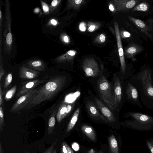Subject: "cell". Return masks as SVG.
<instances>
[{
  "label": "cell",
  "mask_w": 153,
  "mask_h": 153,
  "mask_svg": "<svg viewBox=\"0 0 153 153\" xmlns=\"http://www.w3.org/2000/svg\"><path fill=\"white\" fill-rule=\"evenodd\" d=\"M130 80L137 89L144 106L153 109V70L148 66L142 67L130 76Z\"/></svg>",
  "instance_id": "obj_1"
},
{
  "label": "cell",
  "mask_w": 153,
  "mask_h": 153,
  "mask_svg": "<svg viewBox=\"0 0 153 153\" xmlns=\"http://www.w3.org/2000/svg\"><path fill=\"white\" fill-rule=\"evenodd\" d=\"M66 81L65 76L58 75L52 77L41 87L35 97L26 106L24 110H29L43 101L52 99L64 86Z\"/></svg>",
  "instance_id": "obj_2"
},
{
  "label": "cell",
  "mask_w": 153,
  "mask_h": 153,
  "mask_svg": "<svg viewBox=\"0 0 153 153\" xmlns=\"http://www.w3.org/2000/svg\"><path fill=\"white\" fill-rule=\"evenodd\" d=\"M124 116L128 119L123 122V125L128 128L142 131L153 130V116L133 111L126 112Z\"/></svg>",
  "instance_id": "obj_3"
},
{
  "label": "cell",
  "mask_w": 153,
  "mask_h": 153,
  "mask_svg": "<svg viewBox=\"0 0 153 153\" xmlns=\"http://www.w3.org/2000/svg\"><path fill=\"white\" fill-rule=\"evenodd\" d=\"M97 88L100 97L110 108L114 109V90L106 77L101 76L97 81Z\"/></svg>",
  "instance_id": "obj_4"
},
{
  "label": "cell",
  "mask_w": 153,
  "mask_h": 153,
  "mask_svg": "<svg viewBox=\"0 0 153 153\" xmlns=\"http://www.w3.org/2000/svg\"><path fill=\"white\" fill-rule=\"evenodd\" d=\"M5 29L3 33L4 51V52L10 54L12 49L13 36L11 33V19L10 3L5 1Z\"/></svg>",
  "instance_id": "obj_5"
},
{
  "label": "cell",
  "mask_w": 153,
  "mask_h": 153,
  "mask_svg": "<svg viewBox=\"0 0 153 153\" xmlns=\"http://www.w3.org/2000/svg\"><path fill=\"white\" fill-rule=\"evenodd\" d=\"M124 91L125 98L127 101L140 108H142L140 101L139 92L137 89L131 83L130 80H127L124 84Z\"/></svg>",
  "instance_id": "obj_6"
},
{
  "label": "cell",
  "mask_w": 153,
  "mask_h": 153,
  "mask_svg": "<svg viewBox=\"0 0 153 153\" xmlns=\"http://www.w3.org/2000/svg\"><path fill=\"white\" fill-rule=\"evenodd\" d=\"M41 88H34L20 96L11 107L10 110V112L15 113L24 110L26 106L36 95Z\"/></svg>",
  "instance_id": "obj_7"
},
{
  "label": "cell",
  "mask_w": 153,
  "mask_h": 153,
  "mask_svg": "<svg viewBox=\"0 0 153 153\" xmlns=\"http://www.w3.org/2000/svg\"><path fill=\"white\" fill-rule=\"evenodd\" d=\"M119 77L115 76L114 78V109H116L122 105L124 101L123 94L124 95L123 85Z\"/></svg>",
  "instance_id": "obj_8"
},
{
  "label": "cell",
  "mask_w": 153,
  "mask_h": 153,
  "mask_svg": "<svg viewBox=\"0 0 153 153\" xmlns=\"http://www.w3.org/2000/svg\"><path fill=\"white\" fill-rule=\"evenodd\" d=\"M114 26L121 65L122 73L121 75L123 78L126 73V66L125 60L124 53L123 48L119 27L117 23L116 22L114 23Z\"/></svg>",
  "instance_id": "obj_9"
},
{
  "label": "cell",
  "mask_w": 153,
  "mask_h": 153,
  "mask_svg": "<svg viewBox=\"0 0 153 153\" xmlns=\"http://www.w3.org/2000/svg\"><path fill=\"white\" fill-rule=\"evenodd\" d=\"M82 68L88 76L95 77L98 75L99 71L97 63L92 58H87L84 60Z\"/></svg>",
  "instance_id": "obj_10"
},
{
  "label": "cell",
  "mask_w": 153,
  "mask_h": 153,
  "mask_svg": "<svg viewBox=\"0 0 153 153\" xmlns=\"http://www.w3.org/2000/svg\"><path fill=\"white\" fill-rule=\"evenodd\" d=\"M47 81L46 79H36L24 82L20 84L16 96V98L33 90L39 84Z\"/></svg>",
  "instance_id": "obj_11"
},
{
  "label": "cell",
  "mask_w": 153,
  "mask_h": 153,
  "mask_svg": "<svg viewBox=\"0 0 153 153\" xmlns=\"http://www.w3.org/2000/svg\"><path fill=\"white\" fill-rule=\"evenodd\" d=\"M86 107L87 112L92 118L97 120H102L108 123L105 117L99 111L97 107L90 101L88 100L86 102Z\"/></svg>",
  "instance_id": "obj_12"
},
{
  "label": "cell",
  "mask_w": 153,
  "mask_h": 153,
  "mask_svg": "<svg viewBox=\"0 0 153 153\" xmlns=\"http://www.w3.org/2000/svg\"><path fill=\"white\" fill-rule=\"evenodd\" d=\"M94 100L97 107L108 121L110 123L114 122L116 120L115 117L110 109L98 98L94 97Z\"/></svg>",
  "instance_id": "obj_13"
},
{
  "label": "cell",
  "mask_w": 153,
  "mask_h": 153,
  "mask_svg": "<svg viewBox=\"0 0 153 153\" xmlns=\"http://www.w3.org/2000/svg\"><path fill=\"white\" fill-rule=\"evenodd\" d=\"M39 74V71L22 66L19 68V77L20 78L30 79L37 77Z\"/></svg>",
  "instance_id": "obj_14"
},
{
  "label": "cell",
  "mask_w": 153,
  "mask_h": 153,
  "mask_svg": "<svg viewBox=\"0 0 153 153\" xmlns=\"http://www.w3.org/2000/svg\"><path fill=\"white\" fill-rule=\"evenodd\" d=\"M140 1L138 0H115V4L117 11L126 10H130L137 4Z\"/></svg>",
  "instance_id": "obj_15"
},
{
  "label": "cell",
  "mask_w": 153,
  "mask_h": 153,
  "mask_svg": "<svg viewBox=\"0 0 153 153\" xmlns=\"http://www.w3.org/2000/svg\"><path fill=\"white\" fill-rule=\"evenodd\" d=\"M25 65L29 68L38 71H44L46 68L45 63L40 59H33L28 61Z\"/></svg>",
  "instance_id": "obj_16"
},
{
  "label": "cell",
  "mask_w": 153,
  "mask_h": 153,
  "mask_svg": "<svg viewBox=\"0 0 153 153\" xmlns=\"http://www.w3.org/2000/svg\"><path fill=\"white\" fill-rule=\"evenodd\" d=\"M143 50L142 48L136 44H133L128 46L125 51L126 56L129 58H132Z\"/></svg>",
  "instance_id": "obj_17"
},
{
  "label": "cell",
  "mask_w": 153,
  "mask_h": 153,
  "mask_svg": "<svg viewBox=\"0 0 153 153\" xmlns=\"http://www.w3.org/2000/svg\"><path fill=\"white\" fill-rule=\"evenodd\" d=\"M76 51L74 50H70L65 54L57 57L55 61L58 63H62L71 61L73 59L76 54Z\"/></svg>",
  "instance_id": "obj_18"
},
{
  "label": "cell",
  "mask_w": 153,
  "mask_h": 153,
  "mask_svg": "<svg viewBox=\"0 0 153 153\" xmlns=\"http://www.w3.org/2000/svg\"><path fill=\"white\" fill-rule=\"evenodd\" d=\"M58 109V107L56 106L55 107L49 120L48 133L49 135L52 134L53 132L56 123L55 117L56 116Z\"/></svg>",
  "instance_id": "obj_19"
},
{
  "label": "cell",
  "mask_w": 153,
  "mask_h": 153,
  "mask_svg": "<svg viewBox=\"0 0 153 153\" xmlns=\"http://www.w3.org/2000/svg\"><path fill=\"white\" fill-rule=\"evenodd\" d=\"M81 129L83 132L89 139L94 141H96V134L94 129L91 126L84 125L82 126Z\"/></svg>",
  "instance_id": "obj_20"
},
{
  "label": "cell",
  "mask_w": 153,
  "mask_h": 153,
  "mask_svg": "<svg viewBox=\"0 0 153 153\" xmlns=\"http://www.w3.org/2000/svg\"><path fill=\"white\" fill-rule=\"evenodd\" d=\"M68 103L63 102L59 108L56 114V119L57 121L60 122L65 117L66 108Z\"/></svg>",
  "instance_id": "obj_21"
},
{
  "label": "cell",
  "mask_w": 153,
  "mask_h": 153,
  "mask_svg": "<svg viewBox=\"0 0 153 153\" xmlns=\"http://www.w3.org/2000/svg\"><path fill=\"white\" fill-rule=\"evenodd\" d=\"M80 111L79 108H77L74 113L68 126L66 132H69L74 126L77 120Z\"/></svg>",
  "instance_id": "obj_22"
},
{
  "label": "cell",
  "mask_w": 153,
  "mask_h": 153,
  "mask_svg": "<svg viewBox=\"0 0 153 153\" xmlns=\"http://www.w3.org/2000/svg\"><path fill=\"white\" fill-rule=\"evenodd\" d=\"M108 142L112 153H119L118 143L114 135L112 134L108 137Z\"/></svg>",
  "instance_id": "obj_23"
},
{
  "label": "cell",
  "mask_w": 153,
  "mask_h": 153,
  "mask_svg": "<svg viewBox=\"0 0 153 153\" xmlns=\"http://www.w3.org/2000/svg\"><path fill=\"white\" fill-rule=\"evenodd\" d=\"M128 18L133 23L142 31H146L147 29V26L143 21L130 16H128Z\"/></svg>",
  "instance_id": "obj_24"
},
{
  "label": "cell",
  "mask_w": 153,
  "mask_h": 153,
  "mask_svg": "<svg viewBox=\"0 0 153 153\" xmlns=\"http://www.w3.org/2000/svg\"><path fill=\"white\" fill-rule=\"evenodd\" d=\"M16 85H14L6 92L4 97L6 101H8L13 98L16 91Z\"/></svg>",
  "instance_id": "obj_25"
},
{
  "label": "cell",
  "mask_w": 153,
  "mask_h": 153,
  "mask_svg": "<svg viewBox=\"0 0 153 153\" xmlns=\"http://www.w3.org/2000/svg\"><path fill=\"white\" fill-rule=\"evenodd\" d=\"M149 8V5L147 3L143 2L135 6L133 9L132 11H148Z\"/></svg>",
  "instance_id": "obj_26"
},
{
  "label": "cell",
  "mask_w": 153,
  "mask_h": 153,
  "mask_svg": "<svg viewBox=\"0 0 153 153\" xmlns=\"http://www.w3.org/2000/svg\"><path fill=\"white\" fill-rule=\"evenodd\" d=\"M12 73H10L8 74L6 76L4 83L3 86L4 93L5 92L7 88L10 85L12 81Z\"/></svg>",
  "instance_id": "obj_27"
},
{
  "label": "cell",
  "mask_w": 153,
  "mask_h": 153,
  "mask_svg": "<svg viewBox=\"0 0 153 153\" xmlns=\"http://www.w3.org/2000/svg\"><path fill=\"white\" fill-rule=\"evenodd\" d=\"M84 1V0H69L68 1L69 7L77 9L82 4Z\"/></svg>",
  "instance_id": "obj_28"
},
{
  "label": "cell",
  "mask_w": 153,
  "mask_h": 153,
  "mask_svg": "<svg viewBox=\"0 0 153 153\" xmlns=\"http://www.w3.org/2000/svg\"><path fill=\"white\" fill-rule=\"evenodd\" d=\"M100 24L97 23L89 22L88 24V30L89 32H93L98 29L100 26Z\"/></svg>",
  "instance_id": "obj_29"
},
{
  "label": "cell",
  "mask_w": 153,
  "mask_h": 153,
  "mask_svg": "<svg viewBox=\"0 0 153 153\" xmlns=\"http://www.w3.org/2000/svg\"><path fill=\"white\" fill-rule=\"evenodd\" d=\"M4 112L2 107H0V131H1L5 126L4 118Z\"/></svg>",
  "instance_id": "obj_30"
},
{
  "label": "cell",
  "mask_w": 153,
  "mask_h": 153,
  "mask_svg": "<svg viewBox=\"0 0 153 153\" xmlns=\"http://www.w3.org/2000/svg\"><path fill=\"white\" fill-rule=\"evenodd\" d=\"M146 145L151 153H153V139L150 138L146 140Z\"/></svg>",
  "instance_id": "obj_31"
},
{
  "label": "cell",
  "mask_w": 153,
  "mask_h": 153,
  "mask_svg": "<svg viewBox=\"0 0 153 153\" xmlns=\"http://www.w3.org/2000/svg\"><path fill=\"white\" fill-rule=\"evenodd\" d=\"M74 103H68L65 113V117L68 116L72 111L74 107Z\"/></svg>",
  "instance_id": "obj_32"
},
{
  "label": "cell",
  "mask_w": 153,
  "mask_h": 153,
  "mask_svg": "<svg viewBox=\"0 0 153 153\" xmlns=\"http://www.w3.org/2000/svg\"><path fill=\"white\" fill-rule=\"evenodd\" d=\"M105 40V35L104 34H101L96 38L95 41L98 43H102L104 42Z\"/></svg>",
  "instance_id": "obj_33"
},
{
  "label": "cell",
  "mask_w": 153,
  "mask_h": 153,
  "mask_svg": "<svg viewBox=\"0 0 153 153\" xmlns=\"http://www.w3.org/2000/svg\"><path fill=\"white\" fill-rule=\"evenodd\" d=\"M61 0H54L52 1L51 6V10L52 12L59 4Z\"/></svg>",
  "instance_id": "obj_34"
},
{
  "label": "cell",
  "mask_w": 153,
  "mask_h": 153,
  "mask_svg": "<svg viewBox=\"0 0 153 153\" xmlns=\"http://www.w3.org/2000/svg\"><path fill=\"white\" fill-rule=\"evenodd\" d=\"M67 144L65 142H63L62 143L61 148V153H68Z\"/></svg>",
  "instance_id": "obj_35"
},
{
  "label": "cell",
  "mask_w": 153,
  "mask_h": 153,
  "mask_svg": "<svg viewBox=\"0 0 153 153\" xmlns=\"http://www.w3.org/2000/svg\"><path fill=\"white\" fill-rule=\"evenodd\" d=\"M57 140H58L56 139L48 148L43 153H52L54 147L56 145Z\"/></svg>",
  "instance_id": "obj_36"
},
{
  "label": "cell",
  "mask_w": 153,
  "mask_h": 153,
  "mask_svg": "<svg viewBox=\"0 0 153 153\" xmlns=\"http://www.w3.org/2000/svg\"><path fill=\"white\" fill-rule=\"evenodd\" d=\"M41 3L43 11L47 13H49V8L47 4L44 2L41 1Z\"/></svg>",
  "instance_id": "obj_37"
},
{
  "label": "cell",
  "mask_w": 153,
  "mask_h": 153,
  "mask_svg": "<svg viewBox=\"0 0 153 153\" xmlns=\"http://www.w3.org/2000/svg\"><path fill=\"white\" fill-rule=\"evenodd\" d=\"M2 59L1 58L0 59V81H1L2 76L5 73V71L3 68L2 64Z\"/></svg>",
  "instance_id": "obj_38"
},
{
  "label": "cell",
  "mask_w": 153,
  "mask_h": 153,
  "mask_svg": "<svg viewBox=\"0 0 153 153\" xmlns=\"http://www.w3.org/2000/svg\"><path fill=\"white\" fill-rule=\"evenodd\" d=\"M0 85V107H2V106L4 108V106H3L4 103L2 98V96L4 94V93L2 90L1 84Z\"/></svg>",
  "instance_id": "obj_39"
},
{
  "label": "cell",
  "mask_w": 153,
  "mask_h": 153,
  "mask_svg": "<svg viewBox=\"0 0 153 153\" xmlns=\"http://www.w3.org/2000/svg\"><path fill=\"white\" fill-rule=\"evenodd\" d=\"M79 28L81 31H85L86 29V25L84 22H81L79 26Z\"/></svg>",
  "instance_id": "obj_40"
},
{
  "label": "cell",
  "mask_w": 153,
  "mask_h": 153,
  "mask_svg": "<svg viewBox=\"0 0 153 153\" xmlns=\"http://www.w3.org/2000/svg\"><path fill=\"white\" fill-rule=\"evenodd\" d=\"M62 40L65 43H69L70 39L69 37L66 35H64L62 36Z\"/></svg>",
  "instance_id": "obj_41"
},
{
  "label": "cell",
  "mask_w": 153,
  "mask_h": 153,
  "mask_svg": "<svg viewBox=\"0 0 153 153\" xmlns=\"http://www.w3.org/2000/svg\"><path fill=\"white\" fill-rule=\"evenodd\" d=\"M2 14L1 10H0V41H1V32H2Z\"/></svg>",
  "instance_id": "obj_42"
},
{
  "label": "cell",
  "mask_w": 153,
  "mask_h": 153,
  "mask_svg": "<svg viewBox=\"0 0 153 153\" xmlns=\"http://www.w3.org/2000/svg\"><path fill=\"white\" fill-rule=\"evenodd\" d=\"M72 146L73 148L76 151L78 150L79 149V146L78 144L76 143H74L72 144Z\"/></svg>",
  "instance_id": "obj_43"
},
{
  "label": "cell",
  "mask_w": 153,
  "mask_h": 153,
  "mask_svg": "<svg viewBox=\"0 0 153 153\" xmlns=\"http://www.w3.org/2000/svg\"><path fill=\"white\" fill-rule=\"evenodd\" d=\"M123 35L126 37H129L131 35L130 33L126 31H124L123 32Z\"/></svg>",
  "instance_id": "obj_44"
},
{
  "label": "cell",
  "mask_w": 153,
  "mask_h": 153,
  "mask_svg": "<svg viewBox=\"0 0 153 153\" xmlns=\"http://www.w3.org/2000/svg\"><path fill=\"white\" fill-rule=\"evenodd\" d=\"M51 23L53 25H56L57 24V22L56 20L54 19H52L51 20Z\"/></svg>",
  "instance_id": "obj_45"
},
{
  "label": "cell",
  "mask_w": 153,
  "mask_h": 153,
  "mask_svg": "<svg viewBox=\"0 0 153 153\" xmlns=\"http://www.w3.org/2000/svg\"><path fill=\"white\" fill-rule=\"evenodd\" d=\"M87 153H102L100 152H97L93 149H91L90 150L88 151Z\"/></svg>",
  "instance_id": "obj_46"
},
{
  "label": "cell",
  "mask_w": 153,
  "mask_h": 153,
  "mask_svg": "<svg viewBox=\"0 0 153 153\" xmlns=\"http://www.w3.org/2000/svg\"><path fill=\"white\" fill-rule=\"evenodd\" d=\"M109 8L111 11H113L114 10V7L112 4H110L109 6Z\"/></svg>",
  "instance_id": "obj_47"
},
{
  "label": "cell",
  "mask_w": 153,
  "mask_h": 153,
  "mask_svg": "<svg viewBox=\"0 0 153 153\" xmlns=\"http://www.w3.org/2000/svg\"><path fill=\"white\" fill-rule=\"evenodd\" d=\"M68 153H74L73 151L71 148L68 145Z\"/></svg>",
  "instance_id": "obj_48"
},
{
  "label": "cell",
  "mask_w": 153,
  "mask_h": 153,
  "mask_svg": "<svg viewBox=\"0 0 153 153\" xmlns=\"http://www.w3.org/2000/svg\"><path fill=\"white\" fill-rule=\"evenodd\" d=\"M0 153H4L3 149L1 146V141H0Z\"/></svg>",
  "instance_id": "obj_49"
},
{
  "label": "cell",
  "mask_w": 153,
  "mask_h": 153,
  "mask_svg": "<svg viewBox=\"0 0 153 153\" xmlns=\"http://www.w3.org/2000/svg\"><path fill=\"white\" fill-rule=\"evenodd\" d=\"M52 153H56V151L55 148L53 149Z\"/></svg>",
  "instance_id": "obj_50"
},
{
  "label": "cell",
  "mask_w": 153,
  "mask_h": 153,
  "mask_svg": "<svg viewBox=\"0 0 153 153\" xmlns=\"http://www.w3.org/2000/svg\"><path fill=\"white\" fill-rule=\"evenodd\" d=\"M29 153L27 151H26L24 153Z\"/></svg>",
  "instance_id": "obj_51"
}]
</instances>
